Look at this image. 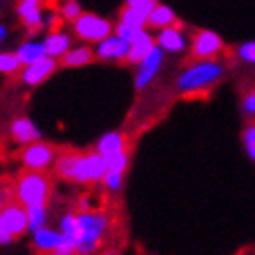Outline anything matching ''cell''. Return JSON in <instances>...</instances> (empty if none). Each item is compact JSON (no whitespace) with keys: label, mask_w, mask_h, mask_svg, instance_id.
Masks as SVG:
<instances>
[{"label":"cell","mask_w":255,"mask_h":255,"mask_svg":"<svg viewBox=\"0 0 255 255\" xmlns=\"http://www.w3.org/2000/svg\"><path fill=\"white\" fill-rule=\"evenodd\" d=\"M55 174L71 184H97L103 182L105 174H107V163H105L103 155L94 148L90 153H63L57 157Z\"/></svg>","instance_id":"6da1fadb"},{"label":"cell","mask_w":255,"mask_h":255,"mask_svg":"<svg viewBox=\"0 0 255 255\" xmlns=\"http://www.w3.org/2000/svg\"><path fill=\"white\" fill-rule=\"evenodd\" d=\"M226 76V67L218 59H205L195 61L184 65L176 78V90L180 94H197V92H209L214 86L222 82Z\"/></svg>","instance_id":"7a4b0ae2"},{"label":"cell","mask_w":255,"mask_h":255,"mask_svg":"<svg viewBox=\"0 0 255 255\" xmlns=\"http://www.w3.org/2000/svg\"><path fill=\"white\" fill-rule=\"evenodd\" d=\"M13 197L23 207L48 205V201L52 197V180L46 172L23 169L13 184Z\"/></svg>","instance_id":"3957f363"},{"label":"cell","mask_w":255,"mask_h":255,"mask_svg":"<svg viewBox=\"0 0 255 255\" xmlns=\"http://www.w3.org/2000/svg\"><path fill=\"white\" fill-rule=\"evenodd\" d=\"M76 216H78L76 249L80 255H92L101 247V243L109 230V216L92 209H82Z\"/></svg>","instance_id":"277c9868"},{"label":"cell","mask_w":255,"mask_h":255,"mask_svg":"<svg viewBox=\"0 0 255 255\" xmlns=\"http://www.w3.org/2000/svg\"><path fill=\"white\" fill-rule=\"evenodd\" d=\"M224 48H226V44L218 31L197 27V29H193V34H190V48H188L184 65L195 63V61L218 59L222 52H224Z\"/></svg>","instance_id":"5b68a950"},{"label":"cell","mask_w":255,"mask_h":255,"mask_svg":"<svg viewBox=\"0 0 255 255\" xmlns=\"http://www.w3.org/2000/svg\"><path fill=\"white\" fill-rule=\"evenodd\" d=\"M113 25L115 23L111 19H105L97 13H82L71 23V29L78 40L86 42V44H99L101 40L113 34Z\"/></svg>","instance_id":"8992f818"},{"label":"cell","mask_w":255,"mask_h":255,"mask_svg":"<svg viewBox=\"0 0 255 255\" xmlns=\"http://www.w3.org/2000/svg\"><path fill=\"white\" fill-rule=\"evenodd\" d=\"M57 148L44 142V140H36L29 142L21 148L19 153V161L23 165V169H34V172H48L57 161Z\"/></svg>","instance_id":"52a82bcc"},{"label":"cell","mask_w":255,"mask_h":255,"mask_svg":"<svg viewBox=\"0 0 255 255\" xmlns=\"http://www.w3.org/2000/svg\"><path fill=\"white\" fill-rule=\"evenodd\" d=\"M48 0H17V17L19 23L25 27L27 36H36L40 29H44V15Z\"/></svg>","instance_id":"ba28073f"},{"label":"cell","mask_w":255,"mask_h":255,"mask_svg":"<svg viewBox=\"0 0 255 255\" xmlns=\"http://www.w3.org/2000/svg\"><path fill=\"white\" fill-rule=\"evenodd\" d=\"M163 59H165V52L159 46H155L140 63H138L136 73H134V88H136V92H142L148 84L157 78V73L161 71V67H163Z\"/></svg>","instance_id":"9c48e42d"},{"label":"cell","mask_w":255,"mask_h":255,"mask_svg":"<svg viewBox=\"0 0 255 255\" xmlns=\"http://www.w3.org/2000/svg\"><path fill=\"white\" fill-rule=\"evenodd\" d=\"M0 222H2V228L13 237V241L27 232V211L19 201H6L0 207Z\"/></svg>","instance_id":"30bf717a"},{"label":"cell","mask_w":255,"mask_h":255,"mask_svg":"<svg viewBox=\"0 0 255 255\" xmlns=\"http://www.w3.org/2000/svg\"><path fill=\"white\" fill-rule=\"evenodd\" d=\"M59 69V59L55 57H42L34 63H29V65H23L19 71V80L21 84H25V86H40V84H44L52 73Z\"/></svg>","instance_id":"8fae6325"},{"label":"cell","mask_w":255,"mask_h":255,"mask_svg":"<svg viewBox=\"0 0 255 255\" xmlns=\"http://www.w3.org/2000/svg\"><path fill=\"white\" fill-rule=\"evenodd\" d=\"M128 50H130V42L120 38L118 34H111L105 40H101L97 48H94V55L99 61H107V63H124L128 57Z\"/></svg>","instance_id":"7c38bea8"},{"label":"cell","mask_w":255,"mask_h":255,"mask_svg":"<svg viewBox=\"0 0 255 255\" xmlns=\"http://www.w3.org/2000/svg\"><path fill=\"white\" fill-rule=\"evenodd\" d=\"M165 27H186V23L176 15V10L172 6H167L165 2L159 0L155 4V8L146 17V29L159 31V29H165Z\"/></svg>","instance_id":"4fadbf2b"},{"label":"cell","mask_w":255,"mask_h":255,"mask_svg":"<svg viewBox=\"0 0 255 255\" xmlns=\"http://www.w3.org/2000/svg\"><path fill=\"white\" fill-rule=\"evenodd\" d=\"M63 245H67V241H65V237H63L61 230L44 226V228H40L36 232H31V247H34V251H38L40 255H46V253L55 251Z\"/></svg>","instance_id":"5bb4252c"},{"label":"cell","mask_w":255,"mask_h":255,"mask_svg":"<svg viewBox=\"0 0 255 255\" xmlns=\"http://www.w3.org/2000/svg\"><path fill=\"white\" fill-rule=\"evenodd\" d=\"M157 46L163 52H172V55H180L188 46V38L184 36V27H165L159 29L155 36Z\"/></svg>","instance_id":"9a60e30c"},{"label":"cell","mask_w":255,"mask_h":255,"mask_svg":"<svg viewBox=\"0 0 255 255\" xmlns=\"http://www.w3.org/2000/svg\"><path fill=\"white\" fill-rule=\"evenodd\" d=\"M8 132H10V138H13V140L17 144H21V146H25L29 142H36V140H42L40 128L34 122H31L29 118H25V115L15 118L13 122H10Z\"/></svg>","instance_id":"2e32d148"},{"label":"cell","mask_w":255,"mask_h":255,"mask_svg":"<svg viewBox=\"0 0 255 255\" xmlns=\"http://www.w3.org/2000/svg\"><path fill=\"white\" fill-rule=\"evenodd\" d=\"M157 46L155 36L151 34V29H142L132 42H130V50H128V57H126V65H138L148 52Z\"/></svg>","instance_id":"e0dca14e"},{"label":"cell","mask_w":255,"mask_h":255,"mask_svg":"<svg viewBox=\"0 0 255 255\" xmlns=\"http://www.w3.org/2000/svg\"><path fill=\"white\" fill-rule=\"evenodd\" d=\"M92 61H97L94 48L84 42V44H80V46H71L65 55L59 59V67H69V69L86 67V65H90Z\"/></svg>","instance_id":"ac0fdd59"},{"label":"cell","mask_w":255,"mask_h":255,"mask_svg":"<svg viewBox=\"0 0 255 255\" xmlns=\"http://www.w3.org/2000/svg\"><path fill=\"white\" fill-rule=\"evenodd\" d=\"M44 42V48H46V55L48 57H55L61 59L65 52L71 48V36L65 34V31H50V34L42 40Z\"/></svg>","instance_id":"d6986e66"},{"label":"cell","mask_w":255,"mask_h":255,"mask_svg":"<svg viewBox=\"0 0 255 255\" xmlns=\"http://www.w3.org/2000/svg\"><path fill=\"white\" fill-rule=\"evenodd\" d=\"M126 144H128L126 134H122V132H107V134H103V136L99 138L97 151H99L101 155H109V153L124 151Z\"/></svg>","instance_id":"ffe728a7"},{"label":"cell","mask_w":255,"mask_h":255,"mask_svg":"<svg viewBox=\"0 0 255 255\" xmlns=\"http://www.w3.org/2000/svg\"><path fill=\"white\" fill-rule=\"evenodd\" d=\"M17 57L21 61V65H29L42 57H46V48L44 42H36V40H27L17 48Z\"/></svg>","instance_id":"44dd1931"},{"label":"cell","mask_w":255,"mask_h":255,"mask_svg":"<svg viewBox=\"0 0 255 255\" xmlns=\"http://www.w3.org/2000/svg\"><path fill=\"white\" fill-rule=\"evenodd\" d=\"M25 211H27V232L29 235L48 226V205H31V207H25Z\"/></svg>","instance_id":"7402d4cb"},{"label":"cell","mask_w":255,"mask_h":255,"mask_svg":"<svg viewBox=\"0 0 255 255\" xmlns=\"http://www.w3.org/2000/svg\"><path fill=\"white\" fill-rule=\"evenodd\" d=\"M118 21L128 23V25H134V27H140V29L146 27V15L142 13V10H138L134 6H128V4H122L118 8Z\"/></svg>","instance_id":"603a6c76"},{"label":"cell","mask_w":255,"mask_h":255,"mask_svg":"<svg viewBox=\"0 0 255 255\" xmlns=\"http://www.w3.org/2000/svg\"><path fill=\"white\" fill-rule=\"evenodd\" d=\"M59 230L63 232V237H65L67 245L69 247H76V241H78V216L69 211V214L61 216L59 220Z\"/></svg>","instance_id":"cb8c5ba5"},{"label":"cell","mask_w":255,"mask_h":255,"mask_svg":"<svg viewBox=\"0 0 255 255\" xmlns=\"http://www.w3.org/2000/svg\"><path fill=\"white\" fill-rule=\"evenodd\" d=\"M21 61L17 52H0V73L2 76H19L21 71Z\"/></svg>","instance_id":"d4e9b609"},{"label":"cell","mask_w":255,"mask_h":255,"mask_svg":"<svg viewBox=\"0 0 255 255\" xmlns=\"http://www.w3.org/2000/svg\"><path fill=\"white\" fill-rule=\"evenodd\" d=\"M105 163H107V169H120V172H126L128 163H130V155L124 148V151L118 153H109V155H103Z\"/></svg>","instance_id":"484cf974"},{"label":"cell","mask_w":255,"mask_h":255,"mask_svg":"<svg viewBox=\"0 0 255 255\" xmlns=\"http://www.w3.org/2000/svg\"><path fill=\"white\" fill-rule=\"evenodd\" d=\"M57 10H59V15L67 21V23H73V21H76V19L84 13L78 0H65V2H61V4H59Z\"/></svg>","instance_id":"4316f807"},{"label":"cell","mask_w":255,"mask_h":255,"mask_svg":"<svg viewBox=\"0 0 255 255\" xmlns=\"http://www.w3.org/2000/svg\"><path fill=\"white\" fill-rule=\"evenodd\" d=\"M124 174L126 172H120V169H107V174L103 178V184L109 193H118L124 184Z\"/></svg>","instance_id":"83f0119b"},{"label":"cell","mask_w":255,"mask_h":255,"mask_svg":"<svg viewBox=\"0 0 255 255\" xmlns=\"http://www.w3.org/2000/svg\"><path fill=\"white\" fill-rule=\"evenodd\" d=\"M243 146H245L249 159L255 161V122L247 124L245 130H243Z\"/></svg>","instance_id":"f1b7e54d"},{"label":"cell","mask_w":255,"mask_h":255,"mask_svg":"<svg viewBox=\"0 0 255 255\" xmlns=\"http://www.w3.org/2000/svg\"><path fill=\"white\" fill-rule=\"evenodd\" d=\"M241 111L247 120H255V88L243 92L241 97Z\"/></svg>","instance_id":"f546056e"},{"label":"cell","mask_w":255,"mask_h":255,"mask_svg":"<svg viewBox=\"0 0 255 255\" xmlns=\"http://www.w3.org/2000/svg\"><path fill=\"white\" fill-rule=\"evenodd\" d=\"M146 29V27H144ZM140 27H134V25H128V23H122V21H118V23L113 25V34H118L120 38H124V40H128V42H132L138 34H140Z\"/></svg>","instance_id":"4dcf8cb0"},{"label":"cell","mask_w":255,"mask_h":255,"mask_svg":"<svg viewBox=\"0 0 255 255\" xmlns=\"http://www.w3.org/2000/svg\"><path fill=\"white\" fill-rule=\"evenodd\" d=\"M235 52H237V57H239L241 61L255 65V40H253V42H243V44L237 46Z\"/></svg>","instance_id":"1f68e13d"},{"label":"cell","mask_w":255,"mask_h":255,"mask_svg":"<svg viewBox=\"0 0 255 255\" xmlns=\"http://www.w3.org/2000/svg\"><path fill=\"white\" fill-rule=\"evenodd\" d=\"M159 2V0H124V4H128V6H134V8H138V10H142V13L148 17V13L155 8V4Z\"/></svg>","instance_id":"d6a6232c"},{"label":"cell","mask_w":255,"mask_h":255,"mask_svg":"<svg viewBox=\"0 0 255 255\" xmlns=\"http://www.w3.org/2000/svg\"><path fill=\"white\" fill-rule=\"evenodd\" d=\"M46 255H80V253H78V249H73V247H69V245H63V247L50 251V253H46Z\"/></svg>","instance_id":"836d02e7"},{"label":"cell","mask_w":255,"mask_h":255,"mask_svg":"<svg viewBox=\"0 0 255 255\" xmlns=\"http://www.w3.org/2000/svg\"><path fill=\"white\" fill-rule=\"evenodd\" d=\"M8 243H13V237L2 228V222H0V245H8Z\"/></svg>","instance_id":"e575fe53"},{"label":"cell","mask_w":255,"mask_h":255,"mask_svg":"<svg viewBox=\"0 0 255 255\" xmlns=\"http://www.w3.org/2000/svg\"><path fill=\"white\" fill-rule=\"evenodd\" d=\"M6 36H8V27L0 23V44H2V42L6 40Z\"/></svg>","instance_id":"d590c367"},{"label":"cell","mask_w":255,"mask_h":255,"mask_svg":"<svg viewBox=\"0 0 255 255\" xmlns=\"http://www.w3.org/2000/svg\"><path fill=\"white\" fill-rule=\"evenodd\" d=\"M6 203V199H4V193H2V190H0V207H2Z\"/></svg>","instance_id":"8d00e7d4"},{"label":"cell","mask_w":255,"mask_h":255,"mask_svg":"<svg viewBox=\"0 0 255 255\" xmlns=\"http://www.w3.org/2000/svg\"><path fill=\"white\" fill-rule=\"evenodd\" d=\"M55 2H57V4H61V2H65V0H55Z\"/></svg>","instance_id":"74e56055"},{"label":"cell","mask_w":255,"mask_h":255,"mask_svg":"<svg viewBox=\"0 0 255 255\" xmlns=\"http://www.w3.org/2000/svg\"><path fill=\"white\" fill-rule=\"evenodd\" d=\"M103 255H118V253H103Z\"/></svg>","instance_id":"f35d334b"}]
</instances>
